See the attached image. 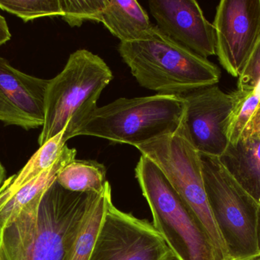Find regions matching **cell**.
<instances>
[{"instance_id": "obj_1", "label": "cell", "mask_w": 260, "mask_h": 260, "mask_svg": "<svg viewBox=\"0 0 260 260\" xmlns=\"http://www.w3.org/2000/svg\"><path fill=\"white\" fill-rule=\"evenodd\" d=\"M99 194L55 182L0 233V260H67Z\"/></svg>"}, {"instance_id": "obj_2", "label": "cell", "mask_w": 260, "mask_h": 260, "mask_svg": "<svg viewBox=\"0 0 260 260\" xmlns=\"http://www.w3.org/2000/svg\"><path fill=\"white\" fill-rule=\"evenodd\" d=\"M118 51L141 86L157 94H186L215 85L221 71L213 63L177 44L156 25L141 39L120 42Z\"/></svg>"}, {"instance_id": "obj_3", "label": "cell", "mask_w": 260, "mask_h": 260, "mask_svg": "<svg viewBox=\"0 0 260 260\" xmlns=\"http://www.w3.org/2000/svg\"><path fill=\"white\" fill-rule=\"evenodd\" d=\"M113 78L105 61L89 50L80 49L70 54L63 70L47 86L40 147L62 131L66 142L77 137Z\"/></svg>"}, {"instance_id": "obj_4", "label": "cell", "mask_w": 260, "mask_h": 260, "mask_svg": "<svg viewBox=\"0 0 260 260\" xmlns=\"http://www.w3.org/2000/svg\"><path fill=\"white\" fill-rule=\"evenodd\" d=\"M136 177L153 216V225L177 260H218L210 239L193 211L163 172L142 155Z\"/></svg>"}, {"instance_id": "obj_5", "label": "cell", "mask_w": 260, "mask_h": 260, "mask_svg": "<svg viewBox=\"0 0 260 260\" xmlns=\"http://www.w3.org/2000/svg\"><path fill=\"white\" fill-rule=\"evenodd\" d=\"M183 114V99L175 95L120 98L98 107L77 136L137 147L177 131Z\"/></svg>"}, {"instance_id": "obj_6", "label": "cell", "mask_w": 260, "mask_h": 260, "mask_svg": "<svg viewBox=\"0 0 260 260\" xmlns=\"http://www.w3.org/2000/svg\"><path fill=\"white\" fill-rule=\"evenodd\" d=\"M208 203L229 257L243 260L259 253V205L234 178L219 157L200 154Z\"/></svg>"}, {"instance_id": "obj_7", "label": "cell", "mask_w": 260, "mask_h": 260, "mask_svg": "<svg viewBox=\"0 0 260 260\" xmlns=\"http://www.w3.org/2000/svg\"><path fill=\"white\" fill-rule=\"evenodd\" d=\"M157 165L174 190L193 211L212 242L218 260L229 251L208 203L200 153L183 133L181 125L171 134L136 147Z\"/></svg>"}, {"instance_id": "obj_8", "label": "cell", "mask_w": 260, "mask_h": 260, "mask_svg": "<svg viewBox=\"0 0 260 260\" xmlns=\"http://www.w3.org/2000/svg\"><path fill=\"white\" fill-rule=\"evenodd\" d=\"M153 224L110 203L89 260H174Z\"/></svg>"}, {"instance_id": "obj_9", "label": "cell", "mask_w": 260, "mask_h": 260, "mask_svg": "<svg viewBox=\"0 0 260 260\" xmlns=\"http://www.w3.org/2000/svg\"><path fill=\"white\" fill-rule=\"evenodd\" d=\"M182 129L200 154L220 157L229 146L228 125L234 105L232 93L217 85L180 95Z\"/></svg>"}, {"instance_id": "obj_10", "label": "cell", "mask_w": 260, "mask_h": 260, "mask_svg": "<svg viewBox=\"0 0 260 260\" xmlns=\"http://www.w3.org/2000/svg\"><path fill=\"white\" fill-rule=\"evenodd\" d=\"M212 24L220 64L239 77L260 38V0H221Z\"/></svg>"}, {"instance_id": "obj_11", "label": "cell", "mask_w": 260, "mask_h": 260, "mask_svg": "<svg viewBox=\"0 0 260 260\" xmlns=\"http://www.w3.org/2000/svg\"><path fill=\"white\" fill-rule=\"evenodd\" d=\"M49 82L17 70L0 56V122L26 131L43 127Z\"/></svg>"}, {"instance_id": "obj_12", "label": "cell", "mask_w": 260, "mask_h": 260, "mask_svg": "<svg viewBox=\"0 0 260 260\" xmlns=\"http://www.w3.org/2000/svg\"><path fill=\"white\" fill-rule=\"evenodd\" d=\"M150 12L157 26L173 41L206 58L215 54L213 24L195 0H151Z\"/></svg>"}, {"instance_id": "obj_13", "label": "cell", "mask_w": 260, "mask_h": 260, "mask_svg": "<svg viewBox=\"0 0 260 260\" xmlns=\"http://www.w3.org/2000/svg\"><path fill=\"white\" fill-rule=\"evenodd\" d=\"M99 22L120 42L141 39L154 26L145 9L136 0H108Z\"/></svg>"}, {"instance_id": "obj_14", "label": "cell", "mask_w": 260, "mask_h": 260, "mask_svg": "<svg viewBox=\"0 0 260 260\" xmlns=\"http://www.w3.org/2000/svg\"><path fill=\"white\" fill-rule=\"evenodd\" d=\"M229 172L260 205V140L241 139L219 157Z\"/></svg>"}, {"instance_id": "obj_15", "label": "cell", "mask_w": 260, "mask_h": 260, "mask_svg": "<svg viewBox=\"0 0 260 260\" xmlns=\"http://www.w3.org/2000/svg\"><path fill=\"white\" fill-rule=\"evenodd\" d=\"M76 149L69 148L67 145L61 157L50 169L19 189L0 211V233L7 224L17 218L26 206L37 198L43 197L47 189L56 181L59 172L76 160Z\"/></svg>"}, {"instance_id": "obj_16", "label": "cell", "mask_w": 260, "mask_h": 260, "mask_svg": "<svg viewBox=\"0 0 260 260\" xmlns=\"http://www.w3.org/2000/svg\"><path fill=\"white\" fill-rule=\"evenodd\" d=\"M63 134L62 131L40 147L18 174L6 179L0 188V211L19 189L57 161L67 147Z\"/></svg>"}, {"instance_id": "obj_17", "label": "cell", "mask_w": 260, "mask_h": 260, "mask_svg": "<svg viewBox=\"0 0 260 260\" xmlns=\"http://www.w3.org/2000/svg\"><path fill=\"white\" fill-rule=\"evenodd\" d=\"M111 201V187L107 181L105 189L99 194L82 223L67 260H89L103 224L107 209Z\"/></svg>"}, {"instance_id": "obj_18", "label": "cell", "mask_w": 260, "mask_h": 260, "mask_svg": "<svg viewBox=\"0 0 260 260\" xmlns=\"http://www.w3.org/2000/svg\"><path fill=\"white\" fill-rule=\"evenodd\" d=\"M57 183L75 192L100 194L106 184V168L94 160H74L58 174Z\"/></svg>"}, {"instance_id": "obj_19", "label": "cell", "mask_w": 260, "mask_h": 260, "mask_svg": "<svg viewBox=\"0 0 260 260\" xmlns=\"http://www.w3.org/2000/svg\"><path fill=\"white\" fill-rule=\"evenodd\" d=\"M234 105L228 125L229 145L239 142L249 124L260 108V80L251 90L237 89L232 93Z\"/></svg>"}, {"instance_id": "obj_20", "label": "cell", "mask_w": 260, "mask_h": 260, "mask_svg": "<svg viewBox=\"0 0 260 260\" xmlns=\"http://www.w3.org/2000/svg\"><path fill=\"white\" fill-rule=\"evenodd\" d=\"M0 9L16 15L24 22L62 15L60 0H0Z\"/></svg>"}, {"instance_id": "obj_21", "label": "cell", "mask_w": 260, "mask_h": 260, "mask_svg": "<svg viewBox=\"0 0 260 260\" xmlns=\"http://www.w3.org/2000/svg\"><path fill=\"white\" fill-rule=\"evenodd\" d=\"M108 0H60L61 18L72 27H79L85 21L99 22Z\"/></svg>"}, {"instance_id": "obj_22", "label": "cell", "mask_w": 260, "mask_h": 260, "mask_svg": "<svg viewBox=\"0 0 260 260\" xmlns=\"http://www.w3.org/2000/svg\"><path fill=\"white\" fill-rule=\"evenodd\" d=\"M259 80L260 38L242 73L238 77V90H253Z\"/></svg>"}, {"instance_id": "obj_23", "label": "cell", "mask_w": 260, "mask_h": 260, "mask_svg": "<svg viewBox=\"0 0 260 260\" xmlns=\"http://www.w3.org/2000/svg\"><path fill=\"white\" fill-rule=\"evenodd\" d=\"M241 139L260 140V108L253 120L246 128Z\"/></svg>"}, {"instance_id": "obj_24", "label": "cell", "mask_w": 260, "mask_h": 260, "mask_svg": "<svg viewBox=\"0 0 260 260\" xmlns=\"http://www.w3.org/2000/svg\"><path fill=\"white\" fill-rule=\"evenodd\" d=\"M12 38L6 18L0 15V46L6 44Z\"/></svg>"}, {"instance_id": "obj_25", "label": "cell", "mask_w": 260, "mask_h": 260, "mask_svg": "<svg viewBox=\"0 0 260 260\" xmlns=\"http://www.w3.org/2000/svg\"><path fill=\"white\" fill-rule=\"evenodd\" d=\"M6 180V171L5 169L4 166L0 163V188L3 186L4 182Z\"/></svg>"}, {"instance_id": "obj_26", "label": "cell", "mask_w": 260, "mask_h": 260, "mask_svg": "<svg viewBox=\"0 0 260 260\" xmlns=\"http://www.w3.org/2000/svg\"><path fill=\"white\" fill-rule=\"evenodd\" d=\"M257 243L258 249L260 253V205L259 211H258V219H257Z\"/></svg>"}, {"instance_id": "obj_27", "label": "cell", "mask_w": 260, "mask_h": 260, "mask_svg": "<svg viewBox=\"0 0 260 260\" xmlns=\"http://www.w3.org/2000/svg\"><path fill=\"white\" fill-rule=\"evenodd\" d=\"M243 260H260V253L258 254L254 255V256H250V257L247 258V259Z\"/></svg>"}, {"instance_id": "obj_28", "label": "cell", "mask_w": 260, "mask_h": 260, "mask_svg": "<svg viewBox=\"0 0 260 260\" xmlns=\"http://www.w3.org/2000/svg\"><path fill=\"white\" fill-rule=\"evenodd\" d=\"M225 260H237V259H232V258H228V259H226Z\"/></svg>"}]
</instances>
